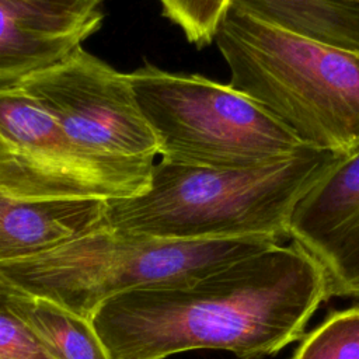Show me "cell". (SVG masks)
<instances>
[{"label": "cell", "instance_id": "obj_8", "mask_svg": "<svg viewBox=\"0 0 359 359\" xmlns=\"http://www.w3.org/2000/svg\"><path fill=\"white\" fill-rule=\"evenodd\" d=\"M290 240L324 266L330 296L359 302V149L339 156L300 199Z\"/></svg>", "mask_w": 359, "mask_h": 359}, {"label": "cell", "instance_id": "obj_1", "mask_svg": "<svg viewBox=\"0 0 359 359\" xmlns=\"http://www.w3.org/2000/svg\"><path fill=\"white\" fill-rule=\"evenodd\" d=\"M330 297L324 266L292 241L188 286L116 294L95 310L91 323L111 359H167L196 349L264 359L300 341Z\"/></svg>", "mask_w": 359, "mask_h": 359}, {"label": "cell", "instance_id": "obj_12", "mask_svg": "<svg viewBox=\"0 0 359 359\" xmlns=\"http://www.w3.org/2000/svg\"><path fill=\"white\" fill-rule=\"evenodd\" d=\"M11 287L14 311L52 356L56 359H111L91 320L53 300L31 294L13 285Z\"/></svg>", "mask_w": 359, "mask_h": 359}, {"label": "cell", "instance_id": "obj_11", "mask_svg": "<svg viewBox=\"0 0 359 359\" xmlns=\"http://www.w3.org/2000/svg\"><path fill=\"white\" fill-rule=\"evenodd\" d=\"M230 6L271 25L359 50V10L334 0H230Z\"/></svg>", "mask_w": 359, "mask_h": 359}, {"label": "cell", "instance_id": "obj_14", "mask_svg": "<svg viewBox=\"0 0 359 359\" xmlns=\"http://www.w3.org/2000/svg\"><path fill=\"white\" fill-rule=\"evenodd\" d=\"M164 15L177 24L187 39L205 46L213 42L217 25L230 0H158Z\"/></svg>", "mask_w": 359, "mask_h": 359}, {"label": "cell", "instance_id": "obj_2", "mask_svg": "<svg viewBox=\"0 0 359 359\" xmlns=\"http://www.w3.org/2000/svg\"><path fill=\"white\" fill-rule=\"evenodd\" d=\"M339 156L314 149L268 164L217 168L161 160L149 188L107 201L109 229L161 238L290 240L293 212Z\"/></svg>", "mask_w": 359, "mask_h": 359}, {"label": "cell", "instance_id": "obj_5", "mask_svg": "<svg viewBox=\"0 0 359 359\" xmlns=\"http://www.w3.org/2000/svg\"><path fill=\"white\" fill-rule=\"evenodd\" d=\"M128 77L161 160L238 168L268 164L307 149L230 84L170 73L149 63Z\"/></svg>", "mask_w": 359, "mask_h": 359}, {"label": "cell", "instance_id": "obj_10", "mask_svg": "<svg viewBox=\"0 0 359 359\" xmlns=\"http://www.w3.org/2000/svg\"><path fill=\"white\" fill-rule=\"evenodd\" d=\"M107 201H21L0 192V261L50 248L104 226Z\"/></svg>", "mask_w": 359, "mask_h": 359}, {"label": "cell", "instance_id": "obj_9", "mask_svg": "<svg viewBox=\"0 0 359 359\" xmlns=\"http://www.w3.org/2000/svg\"><path fill=\"white\" fill-rule=\"evenodd\" d=\"M102 0H0V90L18 87L81 46L104 18Z\"/></svg>", "mask_w": 359, "mask_h": 359}, {"label": "cell", "instance_id": "obj_6", "mask_svg": "<svg viewBox=\"0 0 359 359\" xmlns=\"http://www.w3.org/2000/svg\"><path fill=\"white\" fill-rule=\"evenodd\" d=\"M18 88L43 107L90 160L149 187L158 154L128 73L81 46Z\"/></svg>", "mask_w": 359, "mask_h": 359}, {"label": "cell", "instance_id": "obj_7", "mask_svg": "<svg viewBox=\"0 0 359 359\" xmlns=\"http://www.w3.org/2000/svg\"><path fill=\"white\" fill-rule=\"evenodd\" d=\"M144 184L86 157L18 87L0 90V192L21 201L122 199Z\"/></svg>", "mask_w": 359, "mask_h": 359}, {"label": "cell", "instance_id": "obj_13", "mask_svg": "<svg viewBox=\"0 0 359 359\" xmlns=\"http://www.w3.org/2000/svg\"><path fill=\"white\" fill-rule=\"evenodd\" d=\"M290 359H359V306L330 313L303 335Z\"/></svg>", "mask_w": 359, "mask_h": 359}, {"label": "cell", "instance_id": "obj_16", "mask_svg": "<svg viewBox=\"0 0 359 359\" xmlns=\"http://www.w3.org/2000/svg\"><path fill=\"white\" fill-rule=\"evenodd\" d=\"M334 1H337L339 4H344L346 7H351V8L359 10V0H334Z\"/></svg>", "mask_w": 359, "mask_h": 359}, {"label": "cell", "instance_id": "obj_4", "mask_svg": "<svg viewBox=\"0 0 359 359\" xmlns=\"http://www.w3.org/2000/svg\"><path fill=\"white\" fill-rule=\"evenodd\" d=\"M272 244L264 238H161L105 224L32 255L0 261V276L91 320L108 299L182 287Z\"/></svg>", "mask_w": 359, "mask_h": 359}, {"label": "cell", "instance_id": "obj_3", "mask_svg": "<svg viewBox=\"0 0 359 359\" xmlns=\"http://www.w3.org/2000/svg\"><path fill=\"white\" fill-rule=\"evenodd\" d=\"M243 93L306 147L346 156L359 149V50L261 21L233 6L215 38Z\"/></svg>", "mask_w": 359, "mask_h": 359}, {"label": "cell", "instance_id": "obj_15", "mask_svg": "<svg viewBox=\"0 0 359 359\" xmlns=\"http://www.w3.org/2000/svg\"><path fill=\"white\" fill-rule=\"evenodd\" d=\"M11 285L0 276V359H56L14 311Z\"/></svg>", "mask_w": 359, "mask_h": 359}]
</instances>
